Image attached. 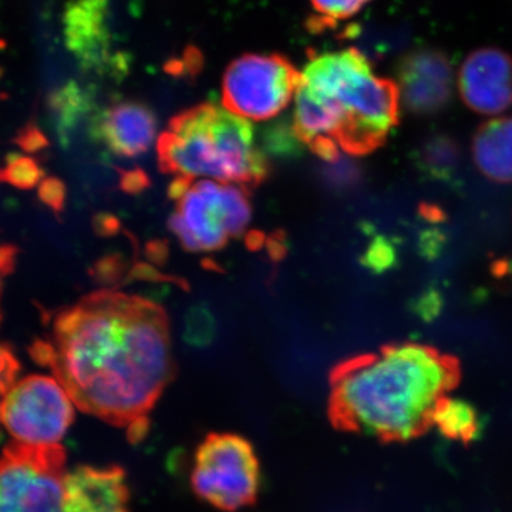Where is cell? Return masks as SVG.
<instances>
[{
    "mask_svg": "<svg viewBox=\"0 0 512 512\" xmlns=\"http://www.w3.org/2000/svg\"><path fill=\"white\" fill-rule=\"evenodd\" d=\"M47 366L84 413L146 439L150 414L175 375L164 309L140 296L99 291L64 309L52 340L36 342Z\"/></svg>",
    "mask_w": 512,
    "mask_h": 512,
    "instance_id": "6da1fadb",
    "label": "cell"
},
{
    "mask_svg": "<svg viewBox=\"0 0 512 512\" xmlns=\"http://www.w3.org/2000/svg\"><path fill=\"white\" fill-rule=\"evenodd\" d=\"M458 380L453 357L417 343L352 357L330 373L329 421L343 433L409 443L431 429L437 403Z\"/></svg>",
    "mask_w": 512,
    "mask_h": 512,
    "instance_id": "7a4b0ae2",
    "label": "cell"
},
{
    "mask_svg": "<svg viewBox=\"0 0 512 512\" xmlns=\"http://www.w3.org/2000/svg\"><path fill=\"white\" fill-rule=\"evenodd\" d=\"M293 101V133L302 144L332 143L350 154L379 146L399 117L396 83L376 74L357 49L309 57Z\"/></svg>",
    "mask_w": 512,
    "mask_h": 512,
    "instance_id": "3957f363",
    "label": "cell"
},
{
    "mask_svg": "<svg viewBox=\"0 0 512 512\" xmlns=\"http://www.w3.org/2000/svg\"><path fill=\"white\" fill-rule=\"evenodd\" d=\"M161 171L194 180L210 177L249 190L264 183L268 158L249 120L205 103L175 116L157 141Z\"/></svg>",
    "mask_w": 512,
    "mask_h": 512,
    "instance_id": "277c9868",
    "label": "cell"
},
{
    "mask_svg": "<svg viewBox=\"0 0 512 512\" xmlns=\"http://www.w3.org/2000/svg\"><path fill=\"white\" fill-rule=\"evenodd\" d=\"M190 481L194 494L217 510L252 507L262 488L254 444L241 434H208L195 450Z\"/></svg>",
    "mask_w": 512,
    "mask_h": 512,
    "instance_id": "5b68a950",
    "label": "cell"
},
{
    "mask_svg": "<svg viewBox=\"0 0 512 512\" xmlns=\"http://www.w3.org/2000/svg\"><path fill=\"white\" fill-rule=\"evenodd\" d=\"M251 215L249 188L201 180L178 200L170 229L187 251H220L247 231Z\"/></svg>",
    "mask_w": 512,
    "mask_h": 512,
    "instance_id": "8992f818",
    "label": "cell"
},
{
    "mask_svg": "<svg viewBox=\"0 0 512 512\" xmlns=\"http://www.w3.org/2000/svg\"><path fill=\"white\" fill-rule=\"evenodd\" d=\"M66 450L12 441L0 456V512H62Z\"/></svg>",
    "mask_w": 512,
    "mask_h": 512,
    "instance_id": "52a82bcc",
    "label": "cell"
},
{
    "mask_svg": "<svg viewBox=\"0 0 512 512\" xmlns=\"http://www.w3.org/2000/svg\"><path fill=\"white\" fill-rule=\"evenodd\" d=\"M298 84L299 70L285 57L241 56L222 77V106L242 119L271 120L295 100Z\"/></svg>",
    "mask_w": 512,
    "mask_h": 512,
    "instance_id": "ba28073f",
    "label": "cell"
},
{
    "mask_svg": "<svg viewBox=\"0 0 512 512\" xmlns=\"http://www.w3.org/2000/svg\"><path fill=\"white\" fill-rule=\"evenodd\" d=\"M72 397L53 377L32 375L13 384L0 402V421L16 441L60 444L74 420Z\"/></svg>",
    "mask_w": 512,
    "mask_h": 512,
    "instance_id": "9c48e42d",
    "label": "cell"
},
{
    "mask_svg": "<svg viewBox=\"0 0 512 512\" xmlns=\"http://www.w3.org/2000/svg\"><path fill=\"white\" fill-rule=\"evenodd\" d=\"M458 92L467 107L498 116L512 106V57L497 47L474 50L461 64Z\"/></svg>",
    "mask_w": 512,
    "mask_h": 512,
    "instance_id": "30bf717a",
    "label": "cell"
},
{
    "mask_svg": "<svg viewBox=\"0 0 512 512\" xmlns=\"http://www.w3.org/2000/svg\"><path fill=\"white\" fill-rule=\"evenodd\" d=\"M396 86L406 109L416 114L436 113L453 92L450 63L436 50L414 52L400 64Z\"/></svg>",
    "mask_w": 512,
    "mask_h": 512,
    "instance_id": "8fae6325",
    "label": "cell"
},
{
    "mask_svg": "<svg viewBox=\"0 0 512 512\" xmlns=\"http://www.w3.org/2000/svg\"><path fill=\"white\" fill-rule=\"evenodd\" d=\"M62 512H131L126 470L80 466L66 474Z\"/></svg>",
    "mask_w": 512,
    "mask_h": 512,
    "instance_id": "7c38bea8",
    "label": "cell"
},
{
    "mask_svg": "<svg viewBox=\"0 0 512 512\" xmlns=\"http://www.w3.org/2000/svg\"><path fill=\"white\" fill-rule=\"evenodd\" d=\"M93 136L116 156L138 157L156 140V116L144 104L121 101L100 114L93 124Z\"/></svg>",
    "mask_w": 512,
    "mask_h": 512,
    "instance_id": "4fadbf2b",
    "label": "cell"
},
{
    "mask_svg": "<svg viewBox=\"0 0 512 512\" xmlns=\"http://www.w3.org/2000/svg\"><path fill=\"white\" fill-rule=\"evenodd\" d=\"M473 158L485 177L512 183V117H495L477 131Z\"/></svg>",
    "mask_w": 512,
    "mask_h": 512,
    "instance_id": "5bb4252c",
    "label": "cell"
},
{
    "mask_svg": "<svg viewBox=\"0 0 512 512\" xmlns=\"http://www.w3.org/2000/svg\"><path fill=\"white\" fill-rule=\"evenodd\" d=\"M433 426L441 436L456 443H474L481 431L480 417L473 404L463 399L446 396L437 403L433 413Z\"/></svg>",
    "mask_w": 512,
    "mask_h": 512,
    "instance_id": "9a60e30c",
    "label": "cell"
},
{
    "mask_svg": "<svg viewBox=\"0 0 512 512\" xmlns=\"http://www.w3.org/2000/svg\"><path fill=\"white\" fill-rule=\"evenodd\" d=\"M372 0H309L316 28H332L352 19Z\"/></svg>",
    "mask_w": 512,
    "mask_h": 512,
    "instance_id": "2e32d148",
    "label": "cell"
},
{
    "mask_svg": "<svg viewBox=\"0 0 512 512\" xmlns=\"http://www.w3.org/2000/svg\"><path fill=\"white\" fill-rule=\"evenodd\" d=\"M45 171L33 158L12 156L0 170V183H8L20 190H30L42 180Z\"/></svg>",
    "mask_w": 512,
    "mask_h": 512,
    "instance_id": "e0dca14e",
    "label": "cell"
},
{
    "mask_svg": "<svg viewBox=\"0 0 512 512\" xmlns=\"http://www.w3.org/2000/svg\"><path fill=\"white\" fill-rule=\"evenodd\" d=\"M215 336V319L210 309L194 306L185 319V339L195 346H205Z\"/></svg>",
    "mask_w": 512,
    "mask_h": 512,
    "instance_id": "ac0fdd59",
    "label": "cell"
},
{
    "mask_svg": "<svg viewBox=\"0 0 512 512\" xmlns=\"http://www.w3.org/2000/svg\"><path fill=\"white\" fill-rule=\"evenodd\" d=\"M264 144L269 153L279 157H295L302 148L301 141L293 133L292 124H276L269 128L264 137Z\"/></svg>",
    "mask_w": 512,
    "mask_h": 512,
    "instance_id": "d6986e66",
    "label": "cell"
},
{
    "mask_svg": "<svg viewBox=\"0 0 512 512\" xmlns=\"http://www.w3.org/2000/svg\"><path fill=\"white\" fill-rule=\"evenodd\" d=\"M426 161L433 170L443 173L456 163V148L447 140H437L426 151Z\"/></svg>",
    "mask_w": 512,
    "mask_h": 512,
    "instance_id": "ffe728a7",
    "label": "cell"
},
{
    "mask_svg": "<svg viewBox=\"0 0 512 512\" xmlns=\"http://www.w3.org/2000/svg\"><path fill=\"white\" fill-rule=\"evenodd\" d=\"M40 200L55 212L63 210L66 201V187L57 178H47L39 188Z\"/></svg>",
    "mask_w": 512,
    "mask_h": 512,
    "instance_id": "44dd1931",
    "label": "cell"
},
{
    "mask_svg": "<svg viewBox=\"0 0 512 512\" xmlns=\"http://www.w3.org/2000/svg\"><path fill=\"white\" fill-rule=\"evenodd\" d=\"M19 365L12 353L0 346V397L5 396L13 386ZM2 402V399H0Z\"/></svg>",
    "mask_w": 512,
    "mask_h": 512,
    "instance_id": "7402d4cb",
    "label": "cell"
},
{
    "mask_svg": "<svg viewBox=\"0 0 512 512\" xmlns=\"http://www.w3.org/2000/svg\"><path fill=\"white\" fill-rule=\"evenodd\" d=\"M121 188L130 194H137L147 188L148 177L143 171H128L121 174Z\"/></svg>",
    "mask_w": 512,
    "mask_h": 512,
    "instance_id": "603a6c76",
    "label": "cell"
},
{
    "mask_svg": "<svg viewBox=\"0 0 512 512\" xmlns=\"http://www.w3.org/2000/svg\"><path fill=\"white\" fill-rule=\"evenodd\" d=\"M96 228L100 229L103 235L114 234L119 228V222L114 217H103L100 218V224H96Z\"/></svg>",
    "mask_w": 512,
    "mask_h": 512,
    "instance_id": "cb8c5ba5",
    "label": "cell"
},
{
    "mask_svg": "<svg viewBox=\"0 0 512 512\" xmlns=\"http://www.w3.org/2000/svg\"><path fill=\"white\" fill-rule=\"evenodd\" d=\"M269 252H271V255L274 256V258H282V256L285 255L284 244L279 242L278 239L271 241V244H269Z\"/></svg>",
    "mask_w": 512,
    "mask_h": 512,
    "instance_id": "d4e9b609",
    "label": "cell"
}]
</instances>
